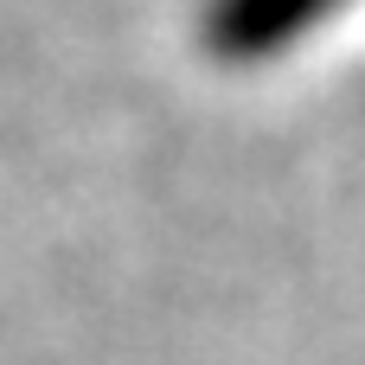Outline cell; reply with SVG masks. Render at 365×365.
Masks as SVG:
<instances>
[{"mask_svg":"<svg viewBox=\"0 0 365 365\" xmlns=\"http://www.w3.org/2000/svg\"><path fill=\"white\" fill-rule=\"evenodd\" d=\"M340 0H218L212 6V45L225 58H263L302 38L314 19H327Z\"/></svg>","mask_w":365,"mask_h":365,"instance_id":"cell-1","label":"cell"}]
</instances>
